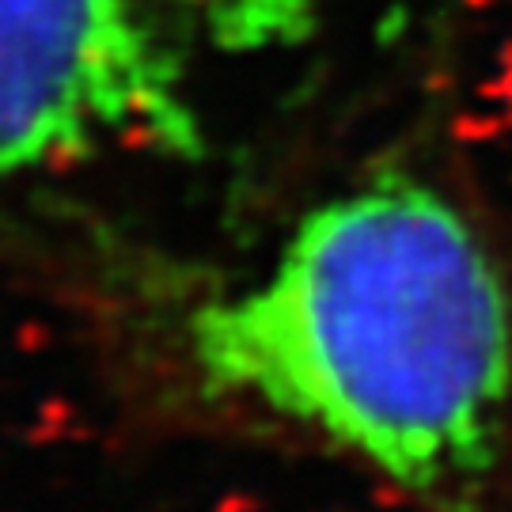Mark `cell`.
I'll list each match as a JSON object with an SVG mask.
<instances>
[{"mask_svg":"<svg viewBox=\"0 0 512 512\" xmlns=\"http://www.w3.org/2000/svg\"><path fill=\"white\" fill-rule=\"evenodd\" d=\"M186 357L433 512H478L512 410V296L444 190L391 171L315 205L243 293L194 308Z\"/></svg>","mask_w":512,"mask_h":512,"instance_id":"cell-1","label":"cell"},{"mask_svg":"<svg viewBox=\"0 0 512 512\" xmlns=\"http://www.w3.org/2000/svg\"><path fill=\"white\" fill-rule=\"evenodd\" d=\"M129 145L190 156L202 126L141 0H0V175Z\"/></svg>","mask_w":512,"mask_h":512,"instance_id":"cell-2","label":"cell"}]
</instances>
